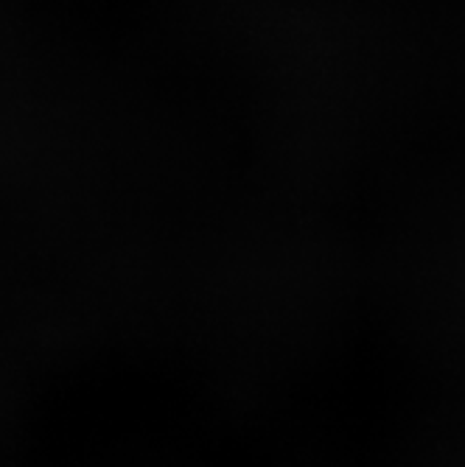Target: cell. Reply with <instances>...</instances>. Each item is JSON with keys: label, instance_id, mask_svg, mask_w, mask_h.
Returning <instances> with one entry per match:
<instances>
[]
</instances>
